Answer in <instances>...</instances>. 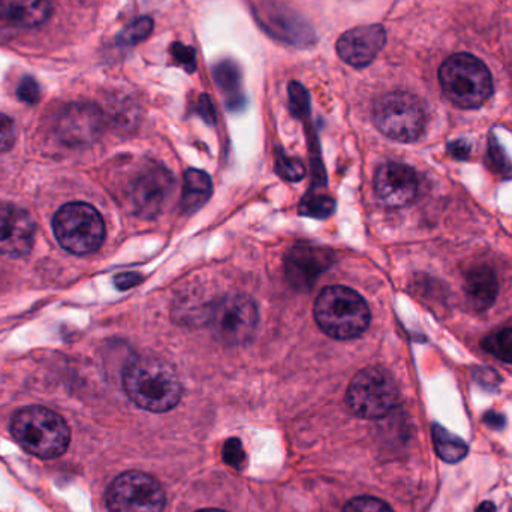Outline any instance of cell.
<instances>
[{"label":"cell","mask_w":512,"mask_h":512,"mask_svg":"<svg viewBox=\"0 0 512 512\" xmlns=\"http://www.w3.org/2000/svg\"><path fill=\"white\" fill-rule=\"evenodd\" d=\"M129 399L155 414L171 411L182 399V384L173 366L153 355H138L123 370Z\"/></svg>","instance_id":"obj_1"},{"label":"cell","mask_w":512,"mask_h":512,"mask_svg":"<svg viewBox=\"0 0 512 512\" xmlns=\"http://www.w3.org/2000/svg\"><path fill=\"white\" fill-rule=\"evenodd\" d=\"M11 433L24 451L44 460L62 456L71 442V430L66 421L42 406L18 411L12 418Z\"/></svg>","instance_id":"obj_2"},{"label":"cell","mask_w":512,"mask_h":512,"mask_svg":"<svg viewBox=\"0 0 512 512\" xmlns=\"http://www.w3.org/2000/svg\"><path fill=\"white\" fill-rule=\"evenodd\" d=\"M316 324L328 336L351 340L361 336L370 324V309L364 298L346 286H330L315 301Z\"/></svg>","instance_id":"obj_3"},{"label":"cell","mask_w":512,"mask_h":512,"mask_svg":"<svg viewBox=\"0 0 512 512\" xmlns=\"http://www.w3.org/2000/svg\"><path fill=\"white\" fill-rule=\"evenodd\" d=\"M442 92L451 104L474 110L489 101L493 80L483 60L472 54H454L439 69Z\"/></svg>","instance_id":"obj_4"},{"label":"cell","mask_w":512,"mask_h":512,"mask_svg":"<svg viewBox=\"0 0 512 512\" xmlns=\"http://www.w3.org/2000/svg\"><path fill=\"white\" fill-rule=\"evenodd\" d=\"M53 230L59 245L74 255L93 254L105 239L101 213L86 203L65 204L54 215Z\"/></svg>","instance_id":"obj_5"},{"label":"cell","mask_w":512,"mask_h":512,"mask_svg":"<svg viewBox=\"0 0 512 512\" xmlns=\"http://www.w3.org/2000/svg\"><path fill=\"white\" fill-rule=\"evenodd\" d=\"M346 402L357 417L379 420L387 417L399 405L400 391L387 370L367 367L352 379Z\"/></svg>","instance_id":"obj_6"},{"label":"cell","mask_w":512,"mask_h":512,"mask_svg":"<svg viewBox=\"0 0 512 512\" xmlns=\"http://www.w3.org/2000/svg\"><path fill=\"white\" fill-rule=\"evenodd\" d=\"M373 122L385 137L399 143H412L426 129V110L412 93L391 92L375 102Z\"/></svg>","instance_id":"obj_7"},{"label":"cell","mask_w":512,"mask_h":512,"mask_svg":"<svg viewBox=\"0 0 512 512\" xmlns=\"http://www.w3.org/2000/svg\"><path fill=\"white\" fill-rule=\"evenodd\" d=\"M209 325L219 342L228 346L245 345L254 337L258 307L249 295H224L216 300Z\"/></svg>","instance_id":"obj_8"},{"label":"cell","mask_w":512,"mask_h":512,"mask_svg":"<svg viewBox=\"0 0 512 512\" xmlns=\"http://www.w3.org/2000/svg\"><path fill=\"white\" fill-rule=\"evenodd\" d=\"M105 499L110 512H164L165 508L161 484L144 472L119 475L108 487Z\"/></svg>","instance_id":"obj_9"},{"label":"cell","mask_w":512,"mask_h":512,"mask_svg":"<svg viewBox=\"0 0 512 512\" xmlns=\"http://www.w3.org/2000/svg\"><path fill=\"white\" fill-rule=\"evenodd\" d=\"M174 191V179L162 165L149 162L138 171L131 185L134 212L144 219L161 215Z\"/></svg>","instance_id":"obj_10"},{"label":"cell","mask_w":512,"mask_h":512,"mask_svg":"<svg viewBox=\"0 0 512 512\" xmlns=\"http://www.w3.org/2000/svg\"><path fill=\"white\" fill-rule=\"evenodd\" d=\"M375 191L385 206L402 209L417 197V174L408 165L387 162L376 171Z\"/></svg>","instance_id":"obj_11"},{"label":"cell","mask_w":512,"mask_h":512,"mask_svg":"<svg viewBox=\"0 0 512 512\" xmlns=\"http://www.w3.org/2000/svg\"><path fill=\"white\" fill-rule=\"evenodd\" d=\"M33 242L35 224L30 213L14 204H0V254L12 258L27 255Z\"/></svg>","instance_id":"obj_12"},{"label":"cell","mask_w":512,"mask_h":512,"mask_svg":"<svg viewBox=\"0 0 512 512\" xmlns=\"http://www.w3.org/2000/svg\"><path fill=\"white\" fill-rule=\"evenodd\" d=\"M387 41L381 24L355 27L337 41V54L343 62L354 68L369 66L376 59Z\"/></svg>","instance_id":"obj_13"},{"label":"cell","mask_w":512,"mask_h":512,"mask_svg":"<svg viewBox=\"0 0 512 512\" xmlns=\"http://www.w3.org/2000/svg\"><path fill=\"white\" fill-rule=\"evenodd\" d=\"M104 114L93 104H72L59 119V134L68 144L90 143L101 134Z\"/></svg>","instance_id":"obj_14"},{"label":"cell","mask_w":512,"mask_h":512,"mask_svg":"<svg viewBox=\"0 0 512 512\" xmlns=\"http://www.w3.org/2000/svg\"><path fill=\"white\" fill-rule=\"evenodd\" d=\"M331 256L321 249L301 248L292 249L286 258V274L289 282L297 288H309L316 277L330 267Z\"/></svg>","instance_id":"obj_15"},{"label":"cell","mask_w":512,"mask_h":512,"mask_svg":"<svg viewBox=\"0 0 512 512\" xmlns=\"http://www.w3.org/2000/svg\"><path fill=\"white\" fill-rule=\"evenodd\" d=\"M53 0H0V17L18 27H36L48 20Z\"/></svg>","instance_id":"obj_16"},{"label":"cell","mask_w":512,"mask_h":512,"mask_svg":"<svg viewBox=\"0 0 512 512\" xmlns=\"http://www.w3.org/2000/svg\"><path fill=\"white\" fill-rule=\"evenodd\" d=\"M465 291L475 309H489L499 294V282L495 271L487 265L472 268L466 274Z\"/></svg>","instance_id":"obj_17"},{"label":"cell","mask_w":512,"mask_h":512,"mask_svg":"<svg viewBox=\"0 0 512 512\" xmlns=\"http://www.w3.org/2000/svg\"><path fill=\"white\" fill-rule=\"evenodd\" d=\"M212 179L204 171L189 170L185 174L182 209L185 213H195L200 210L212 195Z\"/></svg>","instance_id":"obj_18"},{"label":"cell","mask_w":512,"mask_h":512,"mask_svg":"<svg viewBox=\"0 0 512 512\" xmlns=\"http://www.w3.org/2000/svg\"><path fill=\"white\" fill-rule=\"evenodd\" d=\"M433 444L439 459L447 463H459L468 456L469 447L462 438L448 432L445 427L433 424Z\"/></svg>","instance_id":"obj_19"},{"label":"cell","mask_w":512,"mask_h":512,"mask_svg":"<svg viewBox=\"0 0 512 512\" xmlns=\"http://www.w3.org/2000/svg\"><path fill=\"white\" fill-rule=\"evenodd\" d=\"M484 349L504 363L512 364V327L495 331L484 339Z\"/></svg>","instance_id":"obj_20"},{"label":"cell","mask_w":512,"mask_h":512,"mask_svg":"<svg viewBox=\"0 0 512 512\" xmlns=\"http://www.w3.org/2000/svg\"><path fill=\"white\" fill-rule=\"evenodd\" d=\"M153 30V20L150 17H140L132 21L120 32L117 42L120 45H135L149 38Z\"/></svg>","instance_id":"obj_21"},{"label":"cell","mask_w":512,"mask_h":512,"mask_svg":"<svg viewBox=\"0 0 512 512\" xmlns=\"http://www.w3.org/2000/svg\"><path fill=\"white\" fill-rule=\"evenodd\" d=\"M334 212V201L324 195L306 198L301 203V215L315 219H325Z\"/></svg>","instance_id":"obj_22"},{"label":"cell","mask_w":512,"mask_h":512,"mask_svg":"<svg viewBox=\"0 0 512 512\" xmlns=\"http://www.w3.org/2000/svg\"><path fill=\"white\" fill-rule=\"evenodd\" d=\"M489 159L490 165L496 173L502 174L505 179L512 177V165L508 156L505 155L504 147L498 143L495 135H492L489 140Z\"/></svg>","instance_id":"obj_23"},{"label":"cell","mask_w":512,"mask_h":512,"mask_svg":"<svg viewBox=\"0 0 512 512\" xmlns=\"http://www.w3.org/2000/svg\"><path fill=\"white\" fill-rule=\"evenodd\" d=\"M216 80L225 92L230 93L231 96L236 95L240 87L239 69L234 66V63H219L216 68Z\"/></svg>","instance_id":"obj_24"},{"label":"cell","mask_w":512,"mask_h":512,"mask_svg":"<svg viewBox=\"0 0 512 512\" xmlns=\"http://www.w3.org/2000/svg\"><path fill=\"white\" fill-rule=\"evenodd\" d=\"M343 512H393L390 505L385 504L381 499L370 498V496H361V498L352 499L343 508Z\"/></svg>","instance_id":"obj_25"},{"label":"cell","mask_w":512,"mask_h":512,"mask_svg":"<svg viewBox=\"0 0 512 512\" xmlns=\"http://www.w3.org/2000/svg\"><path fill=\"white\" fill-rule=\"evenodd\" d=\"M277 173L283 179L289 180V182H298V180L303 179L306 170H304V165L297 161V159L279 155V158H277Z\"/></svg>","instance_id":"obj_26"},{"label":"cell","mask_w":512,"mask_h":512,"mask_svg":"<svg viewBox=\"0 0 512 512\" xmlns=\"http://www.w3.org/2000/svg\"><path fill=\"white\" fill-rule=\"evenodd\" d=\"M289 98H291L292 111L297 116H304V114L309 113V95H307L306 89L297 81H292L289 84Z\"/></svg>","instance_id":"obj_27"},{"label":"cell","mask_w":512,"mask_h":512,"mask_svg":"<svg viewBox=\"0 0 512 512\" xmlns=\"http://www.w3.org/2000/svg\"><path fill=\"white\" fill-rule=\"evenodd\" d=\"M171 56L174 57L177 63L188 72H194L197 69V59H195V50L188 45L174 42L170 48Z\"/></svg>","instance_id":"obj_28"},{"label":"cell","mask_w":512,"mask_h":512,"mask_svg":"<svg viewBox=\"0 0 512 512\" xmlns=\"http://www.w3.org/2000/svg\"><path fill=\"white\" fill-rule=\"evenodd\" d=\"M15 143V126L11 117L0 113V153L8 152Z\"/></svg>","instance_id":"obj_29"},{"label":"cell","mask_w":512,"mask_h":512,"mask_svg":"<svg viewBox=\"0 0 512 512\" xmlns=\"http://www.w3.org/2000/svg\"><path fill=\"white\" fill-rule=\"evenodd\" d=\"M17 93L18 98H20L21 101L27 102V104H36L39 98H41L38 83L30 77L24 78V80L21 81Z\"/></svg>","instance_id":"obj_30"},{"label":"cell","mask_w":512,"mask_h":512,"mask_svg":"<svg viewBox=\"0 0 512 512\" xmlns=\"http://www.w3.org/2000/svg\"><path fill=\"white\" fill-rule=\"evenodd\" d=\"M224 459L228 465L234 466V468H240L243 460H245V451H243L239 439H231V441L227 442L224 448Z\"/></svg>","instance_id":"obj_31"},{"label":"cell","mask_w":512,"mask_h":512,"mask_svg":"<svg viewBox=\"0 0 512 512\" xmlns=\"http://www.w3.org/2000/svg\"><path fill=\"white\" fill-rule=\"evenodd\" d=\"M475 379H477L478 384L486 388L498 387L499 382H501L498 373L493 369H489V367H478V369H475Z\"/></svg>","instance_id":"obj_32"},{"label":"cell","mask_w":512,"mask_h":512,"mask_svg":"<svg viewBox=\"0 0 512 512\" xmlns=\"http://www.w3.org/2000/svg\"><path fill=\"white\" fill-rule=\"evenodd\" d=\"M141 277L138 276L137 273H122L119 276H116L114 279V283H116L117 289L120 291H126V289H131L132 286L140 283Z\"/></svg>","instance_id":"obj_33"},{"label":"cell","mask_w":512,"mask_h":512,"mask_svg":"<svg viewBox=\"0 0 512 512\" xmlns=\"http://www.w3.org/2000/svg\"><path fill=\"white\" fill-rule=\"evenodd\" d=\"M448 150H450L451 155H453L454 158L459 159V161H466V159H468L469 152H471L469 144L466 143L465 140L454 141V143H451L450 146H448Z\"/></svg>","instance_id":"obj_34"},{"label":"cell","mask_w":512,"mask_h":512,"mask_svg":"<svg viewBox=\"0 0 512 512\" xmlns=\"http://www.w3.org/2000/svg\"><path fill=\"white\" fill-rule=\"evenodd\" d=\"M483 420L487 426L495 430H501L505 427V417L504 415L498 414V412H487Z\"/></svg>","instance_id":"obj_35"},{"label":"cell","mask_w":512,"mask_h":512,"mask_svg":"<svg viewBox=\"0 0 512 512\" xmlns=\"http://www.w3.org/2000/svg\"><path fill=\"white\" fill-rule=\"evenodd\" d=\"M200 113L203 114L204 119L210 120V122L215 120V110H213L212 101L207 96H201Z\"/></svg>","instance_id":"obj_36"},{"label":"cell","mask_w":512,"mask_h":512,"mask_svg":"<svg viewBox=\"0 0 512 512\" xmlns=\"http://www.w3.org/2000/svg\"><path fill=\"white\" fill-rule=\"evenodd\" d=\"M475 512H498L496 511V505L493 502L486 501L477 508Z\"/></svg>","instance_id":"obj_37"},{"label":"cell","mask_w":512,"mask_h":512,"mask_svg":"<svg viewBox=\"0 0 512 512\" xmlns=\"http://www.w3.org/2000/svg\"><path fill=\"white\" fill-rule=\"evenodd\" d=\"M198 512H225V511H221V510H203V511H198Z\"/></svg>","instance_id":"obj_38"}]
</instances>
